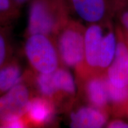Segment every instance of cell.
Masks as SVG:
<instances>
[{"instance_id":"cell-1","label":"cell","mask_w":128,"mask_h":128,"mask_svg":"<svg viewBox=\"0 0 128 128\" xmlns=\"http://www.w3.org/2000/svg\"><path fill=\"white\" fill-rule=\"evenodd\" d=\"M28 5L26 36L43 34L55 38L71 18L66 0H31Z\"/></svg>"},{"instance_id":"cell-2","label":"cell","mask_w":128,"mask_h":128,"mask_svg":"<svg viewBox=\"0 0 128 128\" xmlns=\"http://www.w3.org/2000/svg\"><path fill=\"white\" fill-rule=\"evenodd\" d=\"M85 28L79 21L70 18L54 38L61 65L74 69L76 77L83 68Z\"/></svg>"},{"instance_id":"cell-3","label":"cell","mask_w":128,"mask_h":128,"mask_svg":"<svg viewBox=\"0 0 128 128\" xmlns=\"http://www.w3.org/2000/svg\"><path fill=\"white\" fill-rule=\"evenodd\" d=\"M24 52L31 70L35 72L52 73L62 65L53 37L43 34L28 35Z\"/></svg>"},{"instance_id":"cell-4","label":"cell","mask_w":128,"mask_h":128,"mask_svg":"<svg viewBox=\"0 0 128 128\" xmlns=\"http://www.w3.org/2000/svg\"><path fill=\"white\" fill-rule=\"evenodd\" d=\"M35 94L28 70L22 80L0 96V124L15 117L24 116L32 97Z\"/></svg>"},{"instance_id":"cell-5","label":"cell","mask_w":128,"mask_h":128,"mask_svg":"<svg viewBox=\"0 0 128 128\" xmlns=\"http://www.w3.org/2000/svg\"><path fill=\"white\" fill-rule=\"evenodd\" d=\"M80 20L87 24L106 23L116 14L118 0H66Z\"/></svg>"},{"instance_id":"cell-6","label":"cell","mask_w":128,"mask_h":128,"mask_svg":"<svg viewBox=\"0 0 128 128\" xmlns=\"http://www.w3.org/2000/svg\"><path fill=\"white\" fill-rule=\"evenodd\" d=\"M106 23L88 24L84 32V59L82 72L76 77V81L89 75L98 72L101 43Z\"/></svg>"},{"instance_id":"cell-7","label":"cell","mask_w":128,"mask_h":128,"mask_svg":"<svg viewBox=\"0 0 128 128\" xmlns=\"http://www.w3.org/2000/svg\"><path fill=\"white\" fill-rule=\"evenodd\" d=\"M115 31L117 42L114 57L105 74L113 86L122 88L128 86V47L120 26H117Z\"/></svg>"},{"instance_id":"cell-8","label":"cell","mask_w":128,"mask_h":128,"mask_svg":"<svg viewBox=\"0 0 128 128\" xmlns=\"http://www.w3.org/2000/svg\"><path fill=\"white\" fill-rule=\"evenodd\" d=\"M76 84L87 104L110 113L105 72L89 75Z\"/></svg>"},{"instance_id":"cell-9","label":"cell","mask_w":128,"mask_h":128,"mask_svg":"<svg viewBox=\"0 0 128 128\" xmlns=\"http://www.w3.org/2000/svg\"><path fill=\"white\" fill-rule=\"evenodd\" d=\"M57 108L53 102L44 96L34 94L30 98L25 116L30 127H44L54 120Z\"/></svg>"},{"instance_id":"cell-10","label":"cell","mask_w":128,"mask_h":128,"mask_svg":"<svg viewBox=\"0 0 128 128\" xmlns=\"http://www.w3.org/2000/svg\"><path fill=\"white\" fill-rule=\"evenodd\" d=\"M70 112V124L75 128H100L107 124L108 113L92 106L72 105Z\"/></svg>"},{"instance_id":"cell-11","label":"cell","mask_w":128,"mask_h":128,"mask_svg":"<svg viewBox=\"0 0 128 128\" xmlns=\"http://www.w3.org/2000/svg\"><path fill=\"white\" fill-rule=\"evenodd\" d=\"M54 84L60 99L59 108L68 110L76 102V81L67 67L60 65L52 73Z\"/></svg>"},{"instance_id":"cell-12","label":"cell","mask_w":128,"mask_h":128,"mask_svg":"<svg viewBox=\"0 0 128 128\" xmlns=\"http://www.w3.org/2000/svg\"><path fill=\"white\" fill-rule=\"evenodd\" d=\"M116 31L111 21L106 23L104 32L101 43L99 73H104L113 61L116 51Z\"/></svg>"},{"instance_id":"cell-13","label":"cell","mask_w":128,"mask_h":128,"mask_svg":"<svg viewBox=\"0 0 128 128\" xmlns=\"http://www.w3.org/2000/svg\"><path fill=\"white\" fill-rule=\"evenodd\" d=\"M24 71L15 57L0 68V96L22 80Z\"/></svg>"},{"instance_id":"cell-14","label":"cell","mask_w":128,"mask_h":128,"mask_svg":"<svg viewBox=\"0 0 128 128\" xmlns=\"http://www.w3.org/2000/svg\"><path fill=\"white\" fill-rule=\"evenodd\" d=\"M106 82L110 112L117 116H124L128 106V86L122 88L114 87L109 82L106 76Z\"/></svg>"},{"instance_id":"cell-15","label":"cell","mask_w":128,"mask_h":128,"mask_svg":"<svg viewBox=\"0 0 128 128\" xmlns=\"http://www.w3.org/2000/svg\"><path fill=\"white\" fill-rule=\"evenodd\" d=\"M10 27H0V68L14 58Z\"/></svg>"},{"instance_id":"cell-16","label":"cell","mask_w":128,"mask_h":128,"mask_svg":"<svg viewBox=\"0 0 128 128\" xmlns=\"http://www.w3.org/2000/svg\"><path fill=\"white\" fill-rule=\"evenodd\" d=\"M20 8L12 0H0V27L10 26L18 17Z\"/></svg>"},{"instance_id":"cell-17","label":"cell","mask_w":128,"mask_h":128,"mask_svg":"<svg viewBox=\"0 0 128 128\" xmlns=\"http://www.w3.org/2000/svg\"><path fill=\"white\" fill-rule=\"evenodd\" d=\"M30 127L28 120L24 116L15 117L3 122L0 124V128H28Z\"/></svg>"},{"instance_id":"cell-18","label":"cell","mask_w":128,"mask_h":128,"mask_svg":"<svg viewBox=\"0 0 128 128\" xmlns=\"http://www.w3.org/2000/svg\"><path fill=\"white\" fill-rule=\"evenodd\" d=\"M128 2V1H127ZM127 2L123 4L117 10L116 14L119 18L120 26L123 31L128 33V4Z\"/></svg>"},{"instance_id":"cell-19","label":"cell","mask_w":128,"mask_h":128,"mask_svg":"<svg viewBox=\"0 0 128 128\" xmlns=\"http://www.w3.org/2000/svg\"><path fill=\"white\" fill-rule=\"evenodd\" d=\"M107 126L110 128H128V123L120 119H114L108 122Z\"/></svg>"},{"instance_id":"cell-20","label":"cell","mask_w":128,"mask_h":128,"mask_svg":"<svg viewBox=\"0 0 128 128\" xmlns=\"http://www.w3.org/2000/svg\"><path fill=\"white\" fill-rule=\"evenodd\" d=\"M18 7L22 8L23 6L28 4L31 0H12Z\"/></svg>"},{"instance_id":"cell-21","label":"cell","mask_w":128,"mask_h":128,"mask_svg":"<svg viewBox=\"0 0 128 128\" xmlns=\"http://www.w3.org/2000/svg\"><path fill=\"white\" fill-rule=\"evenodd\" d=\"M123 32H124V39H125V42H126V44H127L128 47V33H125V32H124V31H123Z\"/></svg>"},{"instance_id":"cell-22","label":"cell","mask_w":128,"mask_h":128,"mask_svg":"<svg viewBox=\"0 0 128 128\" xmlns=\"http://www.w3.org/2000/svg\"><path fill=\"white\" fill-rule=\"evenodd\" d=\"M124 115H126V116H127L128 117V106L127 108H126V112H125V114Z\"/></svg>"},{"instance_id":"cell-23","label":"cell","mask_w":128,"mask_h":128,"mask_svg":"<svg viewBox=\"0 0 128 128\" xmlns=\"http://www.w3.org/2000/svg\"><path fill=\"white\" fill-rule=\"evenodd\" d=\"M127 3H128V2H127Z\"/></svg>"}]
</instances>
